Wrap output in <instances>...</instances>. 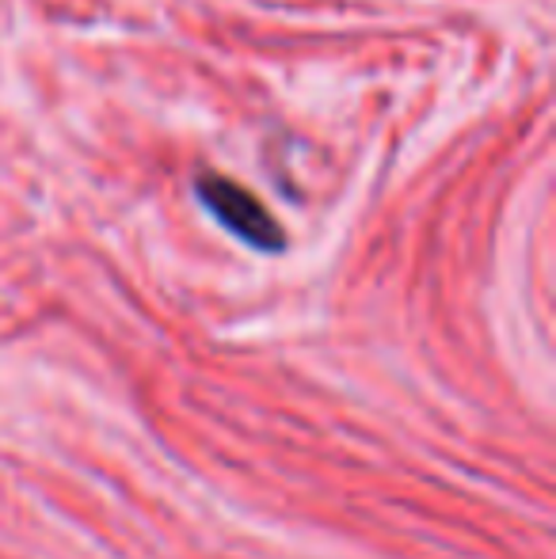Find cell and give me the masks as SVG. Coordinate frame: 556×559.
I'll return each mask as SVG.
<instances>
[{"instance_id":"6da1fadb","label":"cell","mask_w":556,"mask_h":559,"mask_svg":"<svg viewBox=\"0 0 556 559\" xmlns=\"http://www.w3.org/2000/svg\"><path fill=\"white\" fill-rule=\"evenodd\" d=\"M199 199L210 210L222 228H229L237 240H245L256 251H279L282 248V228L275 225V217L263 210V202L256 194H248L245 187H237L233 179L222 176H202L199 179Z\"/></svg>"}]
</instances>
